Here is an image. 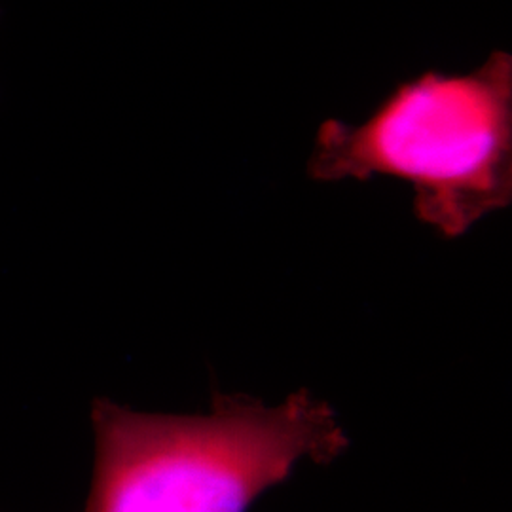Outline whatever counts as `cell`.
Here are the masks:
<instances>
[{"label":"cell","mask_w":512,"mask_h":512,"mask_svg":"<svg viewBox=\"0 0 512 512\" xmlns=\"http://www.w3.org/2000/svg\"><path fill=\"white\" fill-rule=\"evenodd\" d=\"M313 181L389 177L414 192V215L458 239L512 202V55L469 73L399 82L363 122L329 118L308 156Z\"/></svg>","instance_id":"7a4b0ae2"},{"label":"cell","mask_w":512,"mask_h":512,"mask_svg":"<svg viewBox=\"0 0 512 512\" xmlns=\"http://www.w3.org/2000/svg\"><path fill=\"white\" fill-rule=\"evenodd\" d=\"M95 461L84 512H245L302 461L329 463L349 440L308 391L268 406L215 395L196 416L92 408Z\"/></svg>","instance_id":"6da1fadb"}]
</instances>
